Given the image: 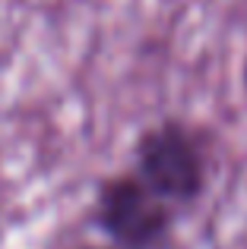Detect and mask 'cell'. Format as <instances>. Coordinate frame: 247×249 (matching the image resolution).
I'll list each match as a JSON object with an SVG mask.
<instances>
[{
	"mask_svg": "<svg viewBox=\"0 0 247 249\" xmlns=\"http://www.w3.org/2000/svg\"><path fill=\"white\" fill-rule=\"evenodd\" d=\"M209 139L184 117H162L133 139V170L174 208H190L209 186Z\"/></svg>",
	"mask_w": 247,
	"mask_h": 249,
	"instance_id": "obj_1",
	"label": "cell"
},
{
	"mask_svg": "<svg viewBox=\"0 0 247 249\" xmlns=\"http://www.w3.org/2000/svg\"><path fill=\"white\" fill-rule=\"evenodd\" d=\"M89 214L102 237L118 249H162L178 224V208L133 167L102 177Z\"/></svg>",
	"mask_w": 247,
	"mask_h": 249,
	"instance_id": "obj_2",
	"label": "cell"
},
{
	"mask_svg": "<svg viewBox=\"0 0 247 249\" xmlns=\"http://www.w3.org/2000/svg\"><path fill=\"white\" fill-rule=\"evenodd\" d=\"M73 249H118V246H111V243H108V246H92V243H86V246H73Z\"/></svg>",
	"mask_w": 247,
	"mask_h": 249,
	"instance_id": "obj_3",
	"label": "cell"
},
{
	"mask_svg": "<svg viewBox=\"0 0 247 249\" xmlns=\"http://www.w3.org/2000/svg\"><path fill=\"white\" fill-rule=\"evenodd\" d=\"M244 89H247V60H244Z\"/></svg>",
	"mask_w": 247,
	"mask_h": 249,
	"instance_id": "obj_4",
	"label": "cell"
}]
</instances>
